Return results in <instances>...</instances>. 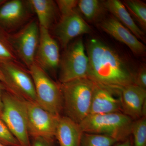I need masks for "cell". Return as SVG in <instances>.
<instances>
[{
  "label": "cell",
  "mask_w": 146,
  "mask_h": 146,
  "mask_svg": "<svg viewBox=\"0 0 146 146\" xmlns=\"http://www.w3.org/2000/svg\"><path fill=\"white\" fill-rule=\"evenodd\" d=\"M86 50L88 78L95 83L118 92L134 84L135 75L119 55L103 42L90 39Z\"/></svg>",
  "instance_id": "1"
},
{
  "label": "cell",
  "mask_w": 146,
  "mask_h": 146,
  "mask_svg": "<svg viewBox=\"0 0 146 146\" xmlns=\"http://www.w3.org/2000/svg\"><path fill=\"white\" fill-rule=\"evenodd\" d=\"M59 84L65 116L79 124L89 115L95 82L84 78Z\"/></svg>",
  "instance_id": "2"
},
{
  "label": "cell",
  "mask_w": 146,
  "mask_h": 146,
  "mask_svg": "<svg viewBox=\"0 0 146 146\" xmlns=\"http://www.w3.org/2000/svg\"><path fill=\"white\" fill-rule=\"evenodd\" d=\"M133 121L122 112H114L89 115L79 125L83 132L106 135L119 142L131 135Z\"/></svg>",
  "instance_id": "3"
},
{
  "label": "cell",
  "mask_w": 146,
  "mask_h": 146,
  "mask_svg": "<svg viewBox=\"0 0 146 146\" xmlns=\"http://www.w3.org/2000/svg\"><path fill=\"white\" fill-rule=\"evenodd\" d=\"M5 90L2 94L3 109L0 118L21 146H31L23 100Z\"/></svg>",
  "instance_id": "4"
},
{
  "label": "cell",
  "mask_w": 146,
  "mask_h": 146,
  "mask_svg": "<svg viewBox=\"0 0 146 146\" xmlns=\"http://www.w3.org/2000/svg\"><path fill=\"white\" fill-rule=\"evenodd\" d=\"M29 68L35 88L36 102L48 112L60 116L63 111V100L60 84L54 81L38 64L34 63Z\"/></svg>",
  "instance_id": "5"
},
{
  "label": "cell",
  "mask_w": 146,
  "mask_h": 146,
  "mask_svg": "<svg viewBox=\"0 0 146 146\" xmlns=\"http://www.w3.org/2000/svg\"><path fill=\"white\" fill-rule=\"evenodd\" d=\"M89 59L82 39H79L66 51L61 60L59 80L60 84L88 78Z\"/></svg>",
  "instance_id": "6"
},
{
  "label": "cell",
  "mask_w": 146,
  "mask_h": 146,
  "mask_svg": "<svg viewBox=\"0 0 146 146\" xmlns=\"http://www.w3.org/2000/svg\"><path fill=\"white\" fill-rule=\"evenodd\" d=\"M23 100L31 138L42 137L54 139L56 129L61 115L48 112L35 102Z\"/></svg>",
  "instance_id": "7"
},
{
  "label": "cell",
  "mask_w": 146,
  "mask_h": 146,
  "mask_svg": "<svg viewBox=\"0 0 146 146\" xmlns=\"http://www.w3.org/2000/svg\"><path fill=\"white\" fill-rule=\"evenodd\" d=\"M0 63L6 90L22 99L36 102L35 88L31 76L11 62Z\"/></svg>",
  "instance_id": "8"
},
{
  "label": "cell",
  "mask_w": 146,
  "mask_h": 146,
  "mask_svg": "<svg viewBox=\"0 0 146 146\" xmlns=\"http://www.w3.org/2000/svg\"><path fill=\"white\" fill-rule=\"evenodd\" d=\"M119 96L123 113L133 121L146 117V89L133 84L122 89Z\"/></svg>",
  "instance_id": "9"
},
{
  "label": "cell",
  "mask_w": 146,
  "mask_h": 146,
  "mask_svg": "<svg viewBox=\"0 0 146 146\" xmlns=\"http://www.w3.org/2000/svg\"><path fill=\"white\" fill-rule=\"evenodd\" d=\"M39 29L32 21L24 28L13 39L17 53L29 68L34 63L35 52L39 44Z\"/></svg>",
  "instance_id": "10"
},
{
  "label": "cell",
  "mask_w": 146,
  "mask_h": 146,
  "mask_svg": "<svg viewBox=\"0 0 146 146\" xmlns=\"http://www.w3.org/2000/svg\"><path fill=\"white\" fill-rule=\"evenodd\" d=\"M91 32L89 25L75 11L62 16L55 29L56 35L63 48L67 46L75 37Z\"/></svg>",
  "instance_id": "11"
},
{
  "label": "cell",
  "mask_w": 146,
  "mask_h": 146,
  "mask_svg": "<svg viewBox=\"0 0 146 146\" xmlns=\"http://www.w3.org/2000/svg\"><path fill=\"white\" fill-rule=\"evenodd\" d=\"M39 36L37 60L43 70H52L60 63L59 46L50 34L48 29L39 26Z\"/></svg>",
  "instance_id": "12"
},
{
  "label": "cell",
  "mask_w": 146,
  "mask_h": 146,
  "mask_svg": "<svg viewBox=\"0 0 146 146\" xmlns=\"http://www.w3.org/2000/svg\"><path fill=\"white\" fill-rule=\"evenodd\" d=\"M115 93L119 92L95 83L89 115L122 112L119 96Z\"/></svg>",
  "instance_id": "13"
},
{
  "label": "cell",
  "mask_w": 146,
  "mask_h": 146,
  "mask_svg": "<svg viewBox=\"0 0 146 146\" xmlns=\"http://www.w3.org/2000/svg\"><path fill=\"white\" fill-rule=\"evenodd\" d=\"M101 27L116 40L127 46L133 53L140 55L145 53V45L113 16L103 21Z\"/></svg>",
  "instance_id": "14"
},
{
  "label": "cell",
  "mask_w": 146,
  "mask_h": 146,
  "mask_svg": "<svg viewBox=\"0 0 146 146\" xmlns=\"http://www.w3.org/2000/svg\"><path fill=\"white\" fill-rule=\"evenodd\" d=\"M83 133L79 124L67 116H60L54 137L59 146H80Z\"/></svg>",
  "instance_id": "15"
},
{
  "label": "cell",
  "mask_w": 146,
  "mask_h": 146,
  "mask_svg": "<svg viewBox=\"0 0 146 146\" xmlns=\"http://www.w3.org/2000/svg\"><path fill=\"white\" fill-rule=\"evenodd\" d=\"M104 5L114 18L138 39L144 40V32L136 25L122 2L118 0H108L104 3Z\"/></svg>",
  "instance_id": "16"
},
{
  "label": "cell",
  "mask_w": 146,
  "mask_h": 146,
  "mask_svg": "<svg viewBox=\"0 0 146 146\" xmlns=\"http://www.w3.org/2000/svg\"><path fill=\"white\" fill-rule=\"evenodd\" d=\"M26 8L23 2L13 0L6 3L0 8V24L11 28L23 21L26 15Z\"/></svg>",
  "instance_id": "17"
},
{
  "label": "cell",
  "mask_w": 146,
  "mask_h": 146,
  "mask_svg": "<svg viewBox=\"0 0 146 146\" xmlns=\"http://www.w3.org/2000/svg\"><path fill=\"white\" fill-rule=\"evenodd\" d=\"M29 3L36 13L39 26L48 29L54 17V2L51 0H31Z\"/></svg>",
  "instance_id": "18"
},
{
  "label": "cell",
  "mask_w": 146,
  "mask_h": 146,
  "mask_svg": "<svg viewBox=\"0 0 146 146\" xmlns=\"http://www.w3.org/2000/svg\"><path fill=\"white\" fill-rule=\"evenodd\" d=\"M123 3L129 13L143 30L146 29V5L139 0H127Z\"/></svg>",
  "instance_id": "19"
},
{
  "label": "cell",
  "mask_w": 146,
  "mask_h": 146,
  "mask_svg": "<svg viewBox=\"0 0 146 146\" xmlns=\"http://www.w3.org/2000/svg\"><path fill=\"white\" fill-rule=\"evenodd\" d=\"M117 141L102 134L83 132L80 146H113Z\"/></svg>",
  "instance_id": "20"
},
{
  "label": "cell",
  "mask_w": 146,
  "mask_h": 146,
  "mask_svg": "<svg viewBox=\"0 0 146 146\" xmlns=\"http://www.w3.org/2000/svg\"><path fill=\"white\" fill-rule=\"evenodd\" d=\"M131 135L133 136V146H146V117L133 121Z\"/></svg>",
  "instance_id": "21"
},
{
  "label": "cell",
  "mask_w": 146,
  "mask_h": 146,
  "mask_svg": "<svg viewBox=\"0 0 146 146\" xmlns=\"http://www.w3.org/2000/svg\"><path fill=\"white\" fill-rule=\"evenodd\" d=\"M80 11L89 21L96 18L100 12L101 5L98 0H80L77 5Z\"/></svg>",
  "instance_id": "22"
},
{
  "label": "cell",
  "mask_w": 146,
  "mask_h": 146,
  "mask_svg": "<svg viewBox=\"0 0 146 146\" xmlns=\"http://www.w3.org/2000/svg\"><path fill=\"white\" fill-rule=\"evenodd\" d=\"M0 143L7 146H21L1 118Z\"/></svg>",
  "instance_id": "23"
},
{
  "label": "cell",
  "mask_w": 146,
  "mask_h": 146,
  "mask_svg": "<svg viewBox=\"0 0 146 146\" xmlns=\"http://www.w3.org/2000/svg\"><path fill=\"white\" fill-rule=\"evenodd\" d=\"M57 5L62 16H66L74 11L77 6L78 1L76 0H58L56 1Z\"/></svg>",
  "instance_id": "24"
},
{
  "label": "cell",
  "mask_w": 146,
  "mask_h": 146,
  "mask_svg": "<svg viewBox=\"0 0 146 146\" xmlns=\"http://www.w3.org/2000/svg\"><path fill=\"white\" fill-rule=\"evenodd\" d=\"M14 58V55L10 47L0 38V63L11 62Z\"/></svg>",
  "instance_id": "25"
},
{
  "label": "cell",
  "mask_w": 146,
  "mask_h": 146,
  "mask_svg": "<svg viewBox=\"0 0 146 146\" xmlns=\"http://www.w3.org/2000/svg\"><path fill=\"white\" fill-rule=\"evenodd\" d=\"M31 146H55L54 139L36 137L31 138Z\"/></svg>",
  "instance_id": "26"
},
{
  "label": "cell",
  "mask_w": 146,
  "mask_h": 146,
  "mask_svg": "<svg viewBox=\"0 0 146 146\" xmlns=\"http://www.w3.org/2000/svg\"><path fill=\"white\" fill-rule=\"evenodd\" d=\"M134 84L143 89L146 88V70L145 68H141L134 76Z\"/></svg>",
  "instance_id": "27"
},
{
  "label": "cell",
  "mask_w": 146,
  "mask_h": 146,
  "mask_svg": "<svg viewBox=\"0 0 146 146\" xmlns=\"http://www.w3.org/2000/svg\"><path fill=\"white\" fill-rule=\"evenodd\" d=\"M5 89V86L3 84L0 82V115L1 114L3 109L2 94L3 91Z\"/></svg>",
  "instance_id": "28"
},
{
  "label": "cell",
  "mask_w": 146,
  "mask_h": 146,
  "mask_svg": "<svg viewBox=\"0 0 146 146\" xmlns=\"http://www.w3.org/2000/svg\"><path fill=\"white\" fill-rule=\"evenodd\" d=\"M118 143L115 144L113 146H132V143L129 138L125 139L124 141L118 142Z\"/></svg>",
  "instance_id": "29"
},
{
  "label": "cell",
  "mask_w": 146,
  "mask_h": 146,
  "mask_svg": "<svg viewBox=\"0 0 146 146\" xmlns=\"http://www.w3.org/2000/svg\"><path fill=\"white\" fill-rule=\"evenodd\" d=\"M0 82L3 84L4 85L5 83V79L1 68H0Z\"/></svg>",
  "instance_id": "30"
},
{
  "label": "cell",
  "mask_w": 146,
  "mask_h": 146,
  "mask_svg": "<svg viewBox=\"0 0 146 146\" xmlns=\"http://www.w3.org/2000/svg\"><path fill=\"white\" fill-rule=\"evenodd\" d=\"M0 146H7L5 145H4V144H3L2 143H0Z\"/></svg>",
  "instance_id": "31"
}]
</instances>
